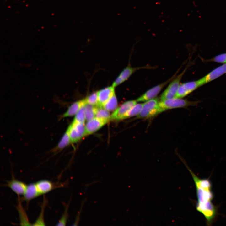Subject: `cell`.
<instances>
[{
	"mask_svg": "<svg viewBox=\"0 0 226 226\" xmlns=\"http://www.w3.org/2000/svg\"><path fill=\"white\" fill-rule=\"evenodd\" d=\"M98 106L88 104L84 105V111L86 120L87 121L95 117Z\"/></svg>",
	"mask_w": 226,
	"mask_h": 226,
	"instance_id": "obj_21",
	"label": "cell"
},
{
	"mask_svg": "<svg viewBox=\"0 0 226 226\" xmlns=\"http://www.w3.org/2000/svg\"><path fill=\"white\" fill-rule=\"evenodd\" d=\"M190 65L189 63L184 70L176 77L169 84L168 86L159 97L160 100H163L175 97L180 85L181 81L185 73Z\"/></svg>",
	"mask_w": 226,
	"mask_h": 226,
	"instance_id": "obj_4",
	"label": "cell"
},
{
	"mask_svg": "<svg viewBox=\"0 0 226 226\" xmlns=\"http://www.w3.org/2000/svg\"><path fill=\"white\" fill-rule=\"evenodd\" d=\"M109 111H114L118 107V102L115 93L102 107Z\"/></svg>",
	"mask_w": 226,
	"mask_h": 226,
	"instance_id": "obj_20",
	"label": "cell"
},
{
	"mask_svg": "<svg viewBox=\"0 0 226 226\" xmlns=\"http://www.w3.org/2000/svg\"><path fill=\"white\" fill-rule=\"evenodd\" d=\"M83 204L84 202H83L82 205L81 206V208L80 211L78 212L79 213L78 214V215L76 217L75 221L74 223V224L73 225H78V223L80 220V216L81 214V210L83 206Z\"/></svg>",
	"mask_w": 226,
	"mask_h": 226,
	"instance_id": "obj_28",
	"label": "cell"
},
{
	"mask_svg": "<svg viewBox=\"0 0 226 226\" xmlns=\"http://www.w3.org/2000/svg\"><path fill=\"white\" fill-rule=\"evenodd\" d=\"M205 61L223 64L226 63V53L219 54L211 59L205 60Z\"/></svg>",
	"mask_w": 226,
	"mask_h": 226,
	"instance_id": "obj_26",
	"label": "cell"
},
{
	"mask_svg": "<svg viewBox=\"0 0 226 226\" xmlns=\"http://www.w3.org/2000/svg\"><path fill=\"white\" fill-rule=\"evenodd\" d=\"M19 196H18V202L16 209L18 212L20 220V225L21 226H31L32 224L29 222L24 209L22 205Z\"/></svg>",
	"mask_w": 226,
	"mask_h": 226,
	"instance_id": "obj_17",
	"label": "cell"
},
{
	"mask_svg": "<svg viewBox=\"0 0 226 226\" xmlns=\"http://www.w3.org/2000/svg\"><path fill=\"white\" fill-rule=\"evenodd\" d=\"M183 65L179 68L176 72L170 78L158 85L150 88L138 98L137 102H145L156 97L161 91L176 77Z\"/></svg>",
	"mask_w": 226,
	"mask_h": 226,
	"instance_id": "obj_5",
	"label": "cell"
},
{
	"mask_svg": "<svg viewBox=\"0 0 226 226\" xmlns=\"http://www.w3.org/2000/svg\"><path fill=\"white\" fill-rule=\"evenodd\" d=\"M85 99L87 104L94 106H99L97 91L91 94Z\"/></svg>",
	"mask_w": 226,
	"mask_h": 226,
	"instance_id": "obj_24",
	"label": "cell"
},
{
	"mask_svg": "<svg viewBox=\"0 0 226 226\" xmlns=\"http://www.w3.org/2000/svg\"><path fill=\"white\" fill-rule=\"evenodd\" d=\"M159 98L156 97L146 101L143 103V107L137 116L138 119L151 118L163 112L159 105Z\"/></svg>",
	"mask_w": 226,
	"mask_h": 226,
	"instance_id": "obj_2",
	"label": "cell"
},
{
	"mask_svg": "<svg viewBox=\"0 0 226 226\" xmlns=\"http://www.w3.org/2000/svg\"><path fill=\"white\" fill-rule=\"evenodd\" d=\"M109 121L95 117L88 121L85 125V136L96 132L107 123Z\"/></svg>",
	"mask_w": 226,
	"mask_h": 226,
	"instance_id": "obj_11",
	"label": "cell"
},
{
	"mask_svg": "<svg viewBox=\"0 0 226 226\" xmlns=\"http://www.w3.org/2000/svg\"><path fill=\"white\" fill-rule=\"evenodd\" d=\"M85 99L76 101L72 104L66 111L61 116V118L72 117L75 115L86 104Z\"/></svg>",
	"mask_w": 226,
	"mask_h": 226,
	"instance_id": "obj_15",
	"label": "cell"
},
{
	"mask_svg": "<svg viewBox=\"0 0 226 226\" xmlns=\"http://www.w3.org/2000/svg\"><path fill=\"white\" fill-rule=\"evenodd\" d=\"M46 202L47 201L46 198H44L43 202L42 204L41 211L40 214L35 223L32 224V225L44 226L45 225L44 219V213L46 204Z\"/></svg>",
	"mask_w": 226,
	"mask_h": 226,
	"instance_id": "obj_23",
	"label": "cell"
},
{
	"mask_svg": "<svg viewBox=\"0 0 226 226\" xmlns=\"http://www.w3.org/2000/svg\"><path fill=\"white\" fill-rule=\"evenodd\" d=\"M136 100L127 101L118 107L111 115L110 120H121L122 117L131 108L137 104Z\"/></svg>",
	"mask_w": 226,
	"mask_h": 226,
	"instance_id": "obj_9",
	"label": "cell"
},
{
	"mask_svg": "<svg viewBox=\"0 0 226 226\" xmlns=\"http://www.w3.org/2000/svg\"><path fill=\"white\" fill-rule=\"evenodd\" d=\"M201 86L199 80L181 83L175 98L184 97Z\"/></svg>",
	"mask_w": 226,
	"mask_h": 226,
	"instance_id": "obj_8",
	"label": "cell"
},
{
	"mask_svg": "<svg viewBox=\"0 0 226 226\" xmlns=\"http://www.w3.org/2000/svg\"><path fill=\"white\" fill-rule=\"evenodd\" d=\"M184 163L191 175L195 185L197 198L196 209L204 216L207 225L210 226L215 219L217 213L216 207L212 202L213 194L211 182L208 178L198 177L185 163Z\"/></svg>",
	"mask_w": 226,
	"mask_h": 226,
	"instance_id": "obj_1",
	"label": "cell"
},
{
	"mask_svg": "<svg viewBox=\"0 0 226 226\" xmlns=\"http://www.w3.org/2000/svg\"><path fill=\"white\" fill-rule=\"evenodd\" d=\"M84 105L81 108L75 115L73 121L85 123L86 120L84 111Z\"/></svg>",
	"mask_w": 226,
	"mask_h": 226,
	"instance_id": "obj_27",
	"label": "cell"
},
{
	"mask_svg": "<svg viewBox=\"0 0 226 226\" xmlns=\"http://www.w3.org/2000/svg\"><path fill=\"white\" fill-rule=\"evenodd\" d=\"M71 143L69 131L67 129L56 146L53 150L52 151L56 152L62 150Z\"/></svg>",
	"mask_w": 226,
	"mask_h": 226,
	"instance_id": "obj_18",
	"label": "cell"
},
{
	"mask_svg": "<svg viewBox=\"0 0 226 226\" xmlns=\"http://www.w3.org/2000/svg\"></svg>",
	"mask_w": 226,
	"mask_h": 226,
	"instance_id": "obj_29",
	"label": "cell"
},
{
	"mask_svg": "<svg viewBox=\"0 0 226 226\" xmlns=\"http://www.w3.org/2000/svg\"><path fill=\"white\" fill-rule=\"evenodd\" d=\"M226 73V63H225L215 68L199 80L202 86L214 80Z\"/></svg>",
	"mask_w": 226,
	"mask_h": 226,
	"instance_id": "obj_10",
	"label": "cell"
},
{
	"mask_svg": "<svg viewBox=\"0 0 226 226\" xmlns=\"http://www.w3.org/2000/svg\"><path fill=\"white\" fill-rule=\"evenodd\" d=\"M143 105V103L137 104L124 115L121 120L137 116L141 111Z\"/></svg>",
	"mask_w": 226,
	"mask_h": 226,
	"instance_id": "obj_19",
	"label": "cell"
},
{
	"mask_svg": "<svg viewBox=\"0 0 226 226\" xmlns=\"http://www.w3.org/2000/svg\"><path fill=\"white\" fill-rule=\"evenodd\" d=\"M35 184L40 195L49 192L56 186L53 182L46 180H39Z\"/></svg>",
	"mask_w": 226,
	"mask_h": 226,
	"instance_id": "obj_16",
	"label": "cell"
},
{
	"mask_svg": "<svg viewBox=\"0 0 226 226\" xmlns=\"http://www.w3.org/2000/svg\"><path fill=\"white\" fill-rule=\"evenodd\" d=\"M71 143H76L85 136V123L73 121L67 128Z\"/></svg>",
	"mask_w": 226,
	"mask_h": 226,
	"instance_id": "obj_7",
	"label": "cell"
},
{
	"mask_svg": "<svg viewBox=\"0 0 226 226\" xmlns=\"http://www.w3.org/2000/svg\"><path fill=\"white\" fill-rule=\"evenodd\" d=\"M70 201L67 204L65 205V210L62 214L61 218L57 223L56 225L57 226H65L66 225L67 221L68 218V210L69 205L70 204Z\"/></svg>",
	"mask_w": 226,
	"mask_h": 226,
	"instance_id": "obj_25",
	"label": "cell"
},
{
	"mask_svg": "<svg viewBox=\"0 0 226 226\" xmlns=\"http://www.w3.org/2000/svg\"><path fill=\"white\" fill-rule=\"evenodd\" d=\"M156 68V67H152L149 65L133 67L129 65L122 70L113 82L112 86L115 88L127 80L137 71L142 69H153Z\"/></svg>",
	"mask_w": 226,
	"mask_h": 226,
	"instance_id": "obj_6",
	"label": "cell"
},
{
	"mask_svg": "<svg viewBox=\"0 0 226 226\" xmlns=\"http://www.w3.org/2000/svg\"><path fill=\"white\" fill-rule=\"evenodd\" d=\"M23 195L22 198L20 197L21 201H25L28 203L40 195L38 190L35 183H32L27 185Z\"/></svg>",
	"mask_w": 226,
	"mask_h": 226,
	"instance_id": "obj_14",
	"label": "cell"
},
{
	"mask_svg": "<svg viewBox=\"0 0 226 226\" xmlns=\"http://www.w3.org/2000/svg\"><path fill=\"white\" fill-rule=\"evenodd\" d=\"M200 102L201 101H190L182 98H174L160 100L159 105L164 112L170 109L197 106Z\"/></svg>",
	"mask_w": 226,
	"mask_h": 226,
	"instance_id": "obj_3",
	"label": "cell"
},
{
	"mask_svg": "<svg viewBox=\"0 0 226 226\" xmlns=\"http://www.w3.org/2000/svg\"><path fill=\"white\" fill-rule=\"evenodd\" d=\"M114 88L112 86L97 91L99 107H102L115 93Z\"/></svg>",
	"mask_w": 226,
	"mask_h": 226,
	"instance_id": "obj_13",
	"label": "cell"
},
{
	"mask_svg": "<svg viewBox=\"0 0 226 226\" xmlns=\"http://www.w3.org/2000/svg\"><path fill=\"white\" fill-rule=\"evenodd\" d=\"M110 111L103 107L98 106L95 117L110 121Z\"/></svg>",
	"mask_w": 226,
	"mask_h": 226,
	"instance_id": "obj_22",
	"label": "cell"
},
{
	"mask_svg": "<svg viewBox=\"0 0 226 226\" xmlns=\"http://www.w3.org/2000/svg\"><path fill=\"white\" fill-rule=\"evenodd\" d=\"M12 179L7 181L5 186L11 189L18 196L23 195L26 189L27 185L23 182L15 179L12 176Z\"/></svg>",
	"mask_w": 226,
	"mask_h": 226,
	"instance_id": "obj_12",
	"label": "cell"
}]
</instances>
